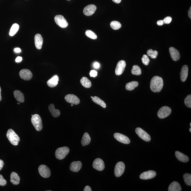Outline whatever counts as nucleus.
I'll return each instance as SVG.
<instances>
[{
  "label": "nucleus",
  "mask_w": 191,
  "mask_h": 191,
  "mask_svg": "<svg viewBox=\"0 0 191 191\" xmlns=\"http://www.w3.org/2000/svg\"><path fill=\"white\" fill-rule=\"evenodd\" d=\"M163 86V80L162 78L155 76L152 78L150 83V88L152 91L159 93L162 90Z\"/></svg>",
  "instance_id": "obj_1"
},
{
  "label": "nucleus",
  "mask_w": 191,
  "mask_h": 191,
  "mask_svg": "<svg viewBox=\"0 0 191 191\" xmlns=\"http://www.w3.org/2000/svg\"><path fill=\"white\" fill-rule=\"evenodd\" d=\"M6 137L12 144L15 146L18 145L20 138L13 130L9 129L7 132Z\"/></svg>",
  "instance_id": "obj_2"
},
{
  "label": "nucleus",
  "mask_w": 191,
  "mask_h": 191,
  "mask_svg": "<svg viewBox=\"0 0 191 191\" xmlns=\"http://www.w3.org/2000/svg\"><path fill=\"white\" fill-rule=\"evenodd\" d=\"M31 122L36 130L38 131H41L43 127L41 118L38 114L33 115L31 118Z\"/></svg>",
  "instance_id": "obj_3"
},
{
  "label": "nucleus",
  "mask_w": 191,
  "mask_h": 191,
  "mask_svg": "<svg viewBox=\"0 0 191 191\" xmlns=\"http://www.w3.org/2000/svg\"><path fill=\"white\" fill-rule=\"evenodd\" d=\"M70 152V149L67 146H63L57 149L56 150L55 156L58 160L64 159Z\"/></svg>",
  "instance_id": "obj_4"
},
{
  "label": "nucleus",
  "mask_w": 191,
  "mask_h": 191,
  "mask_svg": "<svg viewBox=\"0 0 191 191\" xmlns=\"http://www.w3.org/2000/svg\"><path fill=\"white\" fill-rule=\"evenodd\" d=\"M171 113V109L167 106H164L161 108L157 113V116L160 118H164L169 116Z\"/></svg>",
  "instance_id": "obj_5"
},
{
  "label": "nucleus",
  "mask_w": 191,
  "mask_h": 191,
  "mask_svg": "<svg viewBox=\"0 0 191 191\" xmlns=\"http://www.w3.org/2000/svg\"><path fill=\"white\" fill-rule=\"evenodd\" d=\"M38 171L40 176L44 178H48L50 176L51 171L47 166L42 164L39 166Z\"/></svg>",
  "instance_id": "obj_6"
},
{
  "label": "nucleus",
  "mask_w": 191,
  "mask_h": 191,
  "mask_svg": "<svg viewBox=\"0 0 191 191\" xmlns=\"http://www.w3.org/2000/svg\"><path fill=\"white\" fill-rule=\"evenodd\" d=\"M125 169V164L123 162H119L117 163L115 166L114 174L117 177L122 176L123 174Z\"/></svg>",
  "instance_id": "obj_7"
},
{
  "label": "nucleus",
  "mask_w": 191,
  "mask_h": 191,
  "mask_svg": "<svg viewBox=\"0 0 191 191\" xmlns=\"http://www.w3.org/2000/svg\"><path fill=\"white\" fill-rule=\"evenodd\" d=\"M135 132L138 136L143 140L147 142L151 141L150 136L142 129L140 127H137L136 129Z\"/></svg>",
  "instance_id": "obj_8"
},
{
  "label": "nucleus",
  "mask_w": 191,
  "mask_h": 191,
  "mask_svg": "<svg viewBox=\"0 0 191 191\" xmlns=\"http://www.w3.org/2000/svg\"><path fill=\"white\" fill-rule=\"evenodd\" d=\"M54 20L57 24L62 28H66L68 24L63 16L57 15L55 17Z\"/></svg>",
  "instance_id": "obj_9"
},
{
  "label": "nucleus",
  "mask_w": 191,
  "mask_h": 191,
  "mask_svg": "<svg viewBox=\"0 0 191 191\" xmlns=\"http://www.w3.org/2000/svg\"><path fill=\"white\" fill-rule=\"evenodd\" d=\"M19 75L21 79L25 80H29L33 77V74L28 69H23L19 72Z\"/></svg>",
  "instance_id": "obj_10"
},
{
  "label": "nucleus",
  "mask_w": 191,
  "mask_h": 191,
  "mask_svg": "<svg viewBox=\"0 0 191 191\" xmlns=\"http://www.w3.org/2000/svg\"><path fill=\"white\" fill-rule=\"evenodd\" d=\"M126 63L124 60L120 61L117 64L116 66L115 70V73L117 75H121L124 71Z\"/></svg>",
  "instance_id": "obj_11"
},
{
  "label": "nucleus",
  "mask_w": 191,
  "mask_h": 191,
  "mask_svg": "<svg viewBox=\"0 0 191 191\" xmlns=\"http://www.w3.org/2000/svg\"><path fill=\"white\" fill-rule=\"evenodd\" d=\"M115 139L119 142L125 144H129L130 143V139L124 134L116 133L114 135Z\"/></svg>",
  "instance_id": "obj_12"
},
{
  "label": "nucleus",
  "mask_w": 191,
  "mask_h": 191,
  "mask_svg": "<svg viewBox=\"0 0 191 191\" xmlns=\"http://www.w3.org/2000/svg\"><path fill=\"white\" fill-rule=\"evenodd\" d=\"M156 175L157 173L155 171L150 170L141 173L140 175L139 178L143 180L151 179L154 178Z\"/></svg>",
  "instance_id": "obj_13"
},
{
  "label": "nucleus",
  "mask_w": 191,
  "mask_h": 191,
  "mask_svg": "<svg viewBox=\"0 0 191 191\" xmlns=\"http://www.w3.org/2000/svg\"><path fill=\"white\" fill-rule=\"evenodd\" d=\"M93 167L97 170L102 171L105 168L104 162L102 159L97 158L93 163Z\"/></svg>",
  "instance_id": "obj_14"
},
{
  "label": "nucleus",
  "mask_w": 191,
  "mask_h": 191,
  "mask_svg": "<svg viewBox=\"0 0 191 191\" xmlns=\"http://www.w3.org/2000/svg\"><path fill=\"white\" fill-rule=\"evenodd\" d=\"M65 99L67 102L75 105H78L80 103V100L78 97L73 94L66 95L65 96Z\"/></svg>",
  "instance_id": "obj_15"
},
{
  "label": "nucleus",
  "mask_w": 191,
  "mask_h": 191,
  "mask_svg": "<svg viewBox=\"0 0 191 191\" xmlns=\"http://www.w3.org/2000/svg\"><path fill=\"white\" fill-rule=\"evenodd\" d=\"M96 9V6L95 5H89L84 8V10H83V13L86 16H91L95 13Z\"/></svg>",
  "instance_id": "obj_16"
},
{
  "label": "nucleus",
  "mask_w": 191,
  "mask_h": 191,
  "mask_svg": "<svg viewBox=\"0 0 191 191\" xmlns=\"http://www.w3.org/2000/svg\"><path fill=\"white\" fill-rule=\"evenodd\" d=\"M169 52L172 58L174 61H178L180 59L179 52L175 48L171 47L169 48Z\"/></svg>",
  "instance_id": "obj_17"
},
{
  "label": "nucleus",
  "mask_w": 191,
  "mask_h": 191,
  "mask_svg": "<svg viewBox=\"0 0 191 191\" xmlns=\"http://www.w3.org/2000/svg\"><path fill=\"white\" fill-rule=\"evenodd\" d=\"M34 42L35 47L37 49L40 50L42 49L43 44V38L39 34H37L34 37Z\"/></svg>",
  "instance_id": "obj_18"
},
{
  "label": "nucleus",
  "mask_w": 191,
  "mask_h": 191,
  "mask_svg": "<svg viewBox=\"0 0 191 191\" xmlns=\"http://www.w3.org/2000/svg\"><path fill=\"white\" fill-rule=\"evenodd\" d=\"M82 167V163L80 161L74 162L70 164V169L73 172H77L80 170Z\"/></svg>",
  "instance_id": "obj_19"
},
{
  "label": "nucleus",
  "mask_w": 191,
  "mask_h": 191,
  "mask_svg": "<svg viewBox=\"0 0 191 191\" xmlns=\"http://www.w3.org/2000/svg\"><path fill=\"white\" fill-rule=\"evenodd\" d=\"M188 74V67L187 65H184L182 67L180 73V79L182 82H185L187 79Z\"/></svg>",
  "instance_id": "obj_20"
},
{
  "label": "nucleus",
  "mask_w": 191,
  "mask_h": 191,
  "mask_svg": "<svg viewBox=\"0 0 191 191\" xmlns=\"http://www.w3.org/2000/svg\"><path fill=\"white\" fill-rule=\"evenodd\" d=\"M59 80V77L57 75H55L47 81V85L49 87L51 88L55 87L58 85Z\"/></svg>",
  "instance_id": "obj_21"
},
{
  "label": "nucleus",
  "mask_w": 191,
  "mask_h": 191,
  "mask_svg": "<svg viewBox=\"0 0 191 191\" xmlns=\"http://www.w3.org/2000/svg\"><path fill=\"white\" fill-rule=\"evenodd\" d=\"M175 155L178 160L183 162H187L189 161V158L187 155L179 151L175 152Z\"/></svg>",
  "instance_id": "obj_22"
},
{
  "label": "nucleus",
  "mask_w": 191,
  "mask_h": 191,
  "mask_svg": "<svg viewBox=\"0 0 191 191\" xmlns=\"http://www.w3.org/2000/svg\"><path fill=\"white\" fill-rule=\"evenodd\" d=\"M10 181L14 185H18L20 182V177L17 173L12 172L10 175Z\"/></svg>",
  "instance_id": "obj_23"
},
{
  "label": "nucleus",
  "mask_w": 191,
  "mask_h": 191,
  "mask_svg": "<svg viewBox=\"0 0 191 191\" xmlns=\"http://www.w3.org/2000/svg\"><path fill=\"white\" fill-rule=\"evenodd\" d=\"M14 97L18 101L23 103L24 101V95L21 91L18 90H16L14 92Z\"/></svg>",
  "instance_id": "obj_24"
},
{
  "label": "nucleus",
  "mask_w": 191,
  "mask_h": 191,
  "mask_svg": "<svg viewBox=\"0 0 191 191\" xmlns=\"http://www.w3.org/2000/svg\"><path fill=\"white\" fill-rule=\"evenodd\" d=\"M48 109L51 114L54 117L57 118L60 116V111L59 110L55 109L54 104H50L48 107Z\"/></svg>",
  "instance_id": "obj_25"
},
{
  "label": "nucleus",
  "mask_w": 191,
  "mask_h": 191,
  "mask_svg": "<svg viewBox=\"0 0 191 191\" xmlns=\"http://www.w3.org/2000/svg\"><path fill=\"white\" fill-rule=\"evenodd\" d=\"M169 191H181L182 188L178 182L174 181L171 183L168 188Z\"/></svg>",
  "instance_id": "obj_26"
},
{
  "label": "nucleus",
  "mask_w": 191,
  "mask_h": 191,
  "mask_svg": "<svg viewBox=\"0 0 191 191\" xmlns=\"http://www.w3.org/2000/svg\"><path fill=\"white\" fill-rule=\"evenodd\" d=\"M91 139L89 134L87 132L85 133L83 135L81 141V144L83 146L89 144L91 141Z\"/></svg>",
  "instance_id": "obj_27"
},
{
  "label": "nucleus",
  "mask_w": 191,
  "mask_h": 191,
  "mask_svg": "<svg viewBox=\"0 0 191 191\" xmlns=\"http://www.w3.org/2000/svg\"><path fill=\"white\" fill-rule=\"evenodd\" d=\"M139 85V83L137 81H132L127 83L126 85V89L128 91H132Z\"/></svg>",
  "instance_id": "obj_28"
},
{
  "label": "nucleus",
  "mask_w": 191,
  "mask_h": 191,
  "mask_svg": "<svg viewBox=\"0 0 191 191\" xmlns=\"http://www.w3.org/2000/svg\"><path fill=\"white\" fill-rule=\"evenodd\" d=\"M80 83L84 87L86 88H89L92 85L91 81L86 77H83L81 79Z\"/></svg>",
  "instance_id": "obj_29"
},
{
  "label": "nucleus",
  "mask_w": 191,
  "mask_h": 191,
  "mask_svg": "<svg viewBox=\"0 0 191 191\" xmlns=\"http://www.w3.org/2000/svg\"><path fill=\"white\" fill-rule=\"evenodd\" d=\"M92 101L95 103L98 104V105L101 106L102 108H105L106 107V104L104 101L98 97L95 96L93 97L92 98Z\"/></svg>",
  "instance_id": "obj_30"
},
{
  "label": "nucleus",
  "mask_w": 191,
  "mask_h": 191,
  "mask_svg": "<svg viewBox=\"0 0 191 191\" xmlns=\"http://www.w3.org/2000/svg\"><path fill=\"white\" fill-rule=\"evenodd\" d=\"M19 28V26L18 24H14L12 25L11 28L9 35L11 36H13L14 35L16 34Z\"/></svg>",
  "instance_id": "obj_31"
},
{
  "label": "nucleus",
  "mask_w": 191,
  "mask_h": 191,
  "mask_svg": "<svg viewBox=\"0 0 191 191\" xmlns=\"http://www.w3.org/2000/svg\"><path fill=\"white\" fill-rule=\"evenodd\" d=\"M131 73L133 75H141V70L139 67L137 65H134L132 67Z\"/></svg>",
  "instance_id": "obj_32"
},
{
  "label": "nucleus",
  "mask_w": 191,
  "mask_h": 191,
  "mask_svg": "<svg viewBox=\"0 0 191 191\" xmlns=\"http://www.w3.org/2000/svg\"><path fill=\"white\" fill-rule=\"evenodd\" d=\"M184 181L186 185L188 186L191 185V174L189 173H186L183 175Z\"/></svg>",
  "instance_id": "obj_33"
},
{
  "label": "nucleus",
  "mask_w": 191,
  "mask_h": 191,
  "mask_svg": "<svg viewBox=\"0 0 191 191\" xmlns=\"http://www.w3.org/2000/svg\"><path fill=\"white\" fill-rule=\"evenodd\" d=\"M111 27L114 30L119 29L121 27V25L119 22L117 21H113L111 23Z\"/></svg>",
  "instance_id": "obj_34"
},
{
  "label": "nucleus",
  "mask_w": 191,
  "mask_h": 191,
  "mask_svg": "<svg viewBox=\"0 0 191 191\" xmlns=\"http://www.w3.org/2000/svg\"><path fill=\"white\" fill-rule=\"evenodd\" d=\"M158 52L156 50L153 51L152 49L148 50L147 51V54L148 55L153 59L157 58V56L158 55Z\"/></svg>",
  "instance_id": "obj_35"
},
{
  "label": "nucleus",
  "mask_w": 191,
  "mask_h": 191,
  "mask_svg": "<svg viewBox=\"0 0 191 191\" xmlns=\"http://www.w3.org/2000/svg\"><path fill=\"white\" fill-rule=\"evenodd\" d=\"M85 34L88 38L93 39H95L97 38V37L96 34L91 30H87L85 32Z\"/></svg>",
  "instance_id": "obj_36"
},
{
  "label": "nucleus",
  "mask_w": 191,
  "mask_h": 191,
  "mask_svg": "<svg viewBox=\"0 0 191 191\" xmlns=\"http://www.w3.org/2000/svg\"><path fill=\"white\" fill-rule=\"evenodd\" d=\"M186 106L189 108H191V95H189L186 97L185 100Z\"/></svg>",
  "instance_id": "obj_37"
},
{
  "label": "nucleus",
  "mask_w": 191,
  "mask_h": 191,
  "mask_svg": "<svg viewBox=\"0 0 191 191\" xmlns=\"http://www.w3.org/2000/svg\"><path fill=\"white\" fill-rule=\"evenodd\" d=\"M141 61L142 63L145 65H147L150 62V60L147 55H143V57L141 58Z\"/></svg>",
  "instance_id": "obj_38"
},
{
  "label": "nucleus",
  "mask_w": 191,
  "mask_h": 191,
  "mask_svg": "<svg viewBox=\"0 0 191 191\" xmlns=\"http://www.w3.org/2000/svg\"><path fill=\"white\" fill-rule=\"evenodd\" d=\"M7 184L6 180L3 177L1 174H0V186H4L6 185Z\"/></svg>",
  "instance_id": "obj_39"
},
{
  "label": "nucleus",
  "mask_w": 191,
  "mask_h": 191,
  "mask_svg": "<svg viewBox=\"0 0 191 191\" xmlns=\"http://www.w3.org/2000/svg\"><path fill=\"white\" fill-rule=\"evenodd\" d=\"M172 19L171 17H166L163 19L164 22V24H169L171 23Z\"/></svg>",
  "instance_id": "obj_40"
},
{
  "label": "nucleus",
  "mask_w": 191,
  "mask_h": 191,
  "mask_svg": "<svg viewBox=\"0 0 191 191\" xmlns=\"http://www.w3.org/2000/svg\"><path fill=\"white\" fill-rule=\"evenodd\" d=\"M90 77L95 78L96 77L97 75V72L94 70H92L90 73Z\"/></svg>",
  "instance_id": "obj_41"
},
{
  "label": "nucleus",
  "mask_w": 191,
  "mask_h": 191,
  "mask_svg": "<svg viewBox=\"0 0 191 191\" xmlns=\"http://www.w3.org/2000/svg\"><path fill=\"white\" fill-rule=\"evenodd\" d=\"M22 58L20 56H18L15 60V61L16 62L19 63L21 61H22Z\"/></svg>",
  "instance_id": "obj_42"
},
{
  "label": "nucleus",
  "mask_w": 191,
  "mask_h": 191,
  "mask_svg": "<svg viewBox=\"0 0 191 191\" xmlns=\"http://www.w3.org/2000/svg\"><path fill=\"white\" fill-rule=\"evenodd\" d=\"M164 24L163 20H159L157 21V24L159 26H162Z\"/></svg>",
  "instance_id": "obj_43"
},
{
  "label": "nucleus",
  "mask_w": 191,
  "mask_h": 191,
  "mask_svg": "<svg viewBox=\"0 0 191 191\" xmlns=\"http://www.w3.org/2000/svg\"><path fill=\"white\" fill-rule=\"evenodd\" d=\"M91 189L89 186L87 185L84 187V191H91Z\"/></svg>",
  "instance_id": "obj_44"
},
{
  "label": "nucleus",
  "mask_w": 191,
  "mask_h": 191,
  "mask_svg": "<svg viewBox=\"0 0 191 191\" xmlns=\"http://www.w3.org/2000/svg\"><path fill=\"white\" fill-rule=\"evenodd\" d=\"M4 165V163L3 161L0 159V171L2 169Z\"/></svg>",
  "instance_id": "obj_45"
},
{
  "label": "nucleus",
  "mask_w": 191,
  "mask_h": 191,
  "mask_svg": "<svg viewBox=\"0 0 191 191\" xmlns=\"http://www.w3.org/2000/svg\"><path fill=\"white\" fill-rule=\"evenodd\" d=\"M100 65L99 64V63L98 62H95L94 63L93 66L95 67V68L98 69L100 67Z\"/></svg>",
  "instance_id": "obj_46"
},
{
  "label": "nucleus",
  "mask_w": 191,
  "mask_h": 191,
  "mask_svg": "<svg viewBox=\"0 0 191 191\" xmlns=\"http://www.w3.org/2000/svg\"><path fill=\"white\" fill-rule=\"evenodd\" d=\"M14 51H15V52L17 53H19L21 52V50L19 48V47H17V48H16L15 49H14Z\"/></svg>",
  "instance_id": "obj_47"
},
{
  "label": "nucleus",
  "mask_w": 191,
  "mask_h": 191,
  "mask_svg": "<svg viewBox=\"0 0 191 191\" xmlns=\"http://www.w3.org/2000/svg\"><path fill=\"white\" fill-rule=\"evenodd\" d=\"M189 17L191 19V8L190 7V9L188 11V12Z\"/></svg>",
  "instance_id": "obj_48"
},
{
  "label": "nucleus",
  "mask_w": 191,
  "mask_h": 191,
  "mask_svg": "<svg viewBox=\"0 0 191 191\" xmlns=\"http://www.w3.org/2000/svg\"><path fill=\"white\" fill-rule=\"evenodd\" d=\"M112 1L116 4H119L121 1V0H112Z\"/></svg>",
  "instance_id": "obj_49"
},
{
  "label": "nucleus",
  "mask_w": 191,
  "mask_h": 191,
  "mask_svg": "<svg viewBox=\"0 0 191 191\" xmlns=\"http://www.w3.org/2000/svg\"><path fill=\"white\" fill-rule=\"evenodd\" d=\"M1 100H2V97H1V87H0V101H1Z\"/></svg>",
  "instance_id": "obj_50"
},
{
  "label": "nucleus",
  "mask_w": 191,
  "mask_h": 191,
  "mask_svg": "<svg viewBox=\"0 0 191 191\" xmlns=\"http://www.w3.org/2000/svg\"><path fill=\"white\" fill-rule=\"evenodd\" d=\"M189 131H190V132H191V127L189 129Z\"/></svg>",
  "instance_id": "obj_51"
},
{
  "label": "nucleus",
  "mask_w": 191,
  "mask_h": 191,
  "mask_svg": "<svg viewBox=\"0 0 191 191\" xmlns=\"http://www.w3.org/2000/svg\"><path fill=\"white\" fill-rule=\"evenodd\" d=\"M71 106H73V104H71Z\"/></svg>",
  "instance_id": "obj_52"
},
{
  "label": "nucleus",
  "mask_w": 191,
  "mask_h": 191,
  "mask_svg": "<svg viewBox=\"0 0 191 191\" xmlns=\"http://www.w3.org/2000/svg\"><path fill=\"white\" fill-rule=\"evenodd\" d=\"M190 126L191 127V123H190Z\"/></svg>",
  "instance_id": "obj_53"
},
{
  "label": "nucleus",
  "mask_w": 191,
  "mask_h": 191,
  "mask_svg": "<svg viewBox=\"0 0 191 191\" xmlns=\"http://www.w3.org/2000/svg\"><path fill=\"white\" fill-rule=\"evenodd\" d=\"M91 98H93V96H91Z\"/></svg>",
  "instance_id": "obj_54"
},
{
  "label": "nucleus",
  "mask_w": 191,
  "mask_h": 191,
  "mask_svg": "<svg viewBox=\"0 0 191 191\" xmlns=\"http://www.w3.org/2000/svg\"><path fill=\"white\" fill-rule=\"evenodd\" d=\"M68 1H69V0H68Z\"/></svg>",
  "instance_id": "obj_55"
}]
</instances>
